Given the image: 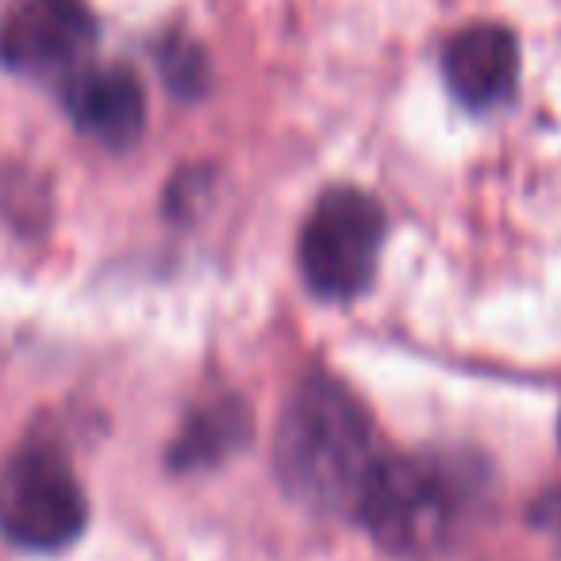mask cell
<instances>
[{
    "mask_svg": "<svg viewBox=\"0 0 561 561\" xmlns=\"http://www.w3.org/2000/svg\"><path fill=\"white\" fill-rule=\"evenodd\" d=\"M362 527L400 561H435L466 519V484L435 458H377L358 492Z\"/></svg>",
    "mask_w": 561,
    "mask_h": 561,
    "instance_id": "obj_2",
    "label": "cell"
},
{
    "mask_svg": "<svg viewBox=\"0 0 561 561\" xmlns=\"http://www.w3.org/2000/svg\"><path fill=\"white\" fill-rule=\"evenodd\" d=\"M535 523H538V527H542V535L550 538V542L561 550V492H553V496H546L542 504L535 507Z\"/></svg>",
    "mask_w": 561,
    "mask_h": 561,
    "instance_id": "obj_10",
    "label": "cell"
},
{
    "mask_svg": "<svg viewBox=\"0 0 561 561\" xmlns=\"http://www.w3.org/2000/svg\"><path fill=\"white\" fill-rule=\"evenodd\" d=\"M385 247V211L358 188H331L300 231V270L312 293L351 300L369 289Z\"/></svg>",
    "mask_w": 561,
    "mask_h": 561,
    "instance_id": "obj_4",
    "label": "cell"
},
{
    "mask_svg": "<svg viewBox=\"0 0 561 561\" xmlns=\"http://www.w3.org/2000/svg\"><path fill=\"white\" fill-rule=\"evenodd\" d=\"M374 431L346 385L308 377L280 415L273 469L293 500L316 512H343L374 469Z\"/></svg>",
    "mask_w": 561,
    "mask_h": 561,
    "instance_id": "obj_1",
    "label": "cell"
},
{
    "mask_svg": "<svg viewBox=\"0 0 561 561\" xmlns=\"http://www.w3.org/2000/svg\"><path fill=\"white\" fill-rule=\"evenodd\" d=\"M66 104L81 131L108 147H131L147 119L142 85L124 66H101V70L81 66L73 78H66Z\"/></svg>",
    "mask_w": 561,
    "mask_h": 561,
    "instance_id": "obj_7",
    "label": "cell"
},
{
    "mask_svg": "<svg viewBox=\"0 0 561 561\" xmlns=\"http://www.w3.org/2000/svg\"><path fill=\"white\" fill-rule=\"evenodd\" d=\"M89 519L85 492L55 446H24L0 469V530L24 550H62Z\"/></svg>",
    "mask_w": 561,
    "mask_h": 561,
    "instance_id": "obj_3",
    "label": "cell"
},
{
    "mask_svg": "<svg viewBox=\"0 0 561 561\" xmlns=\"http://www.w3.org/2000/svg\"><path fill=\"white\" fill-rule=\"evenodd\" d=\"M443 73L450 93L469 108H492L507 101L519 78V43L507 27L477 24L458 32L443 50Z\"/></svg>",
    "mask_w": 561,
    "mask_h": 561,
    "instance_id": "obj_6",
    "label": "cell"
},
{
    "mask_svg": "<svg viewBox=\"0 0 561 561\" xmlns=\"http://www.w3.org/2000/svg\"><path fill=\"white\" fill-rule=\"evenodd\" d=\"M162 78L178 96H201L208 85V58L196 43L178 35L162 47Z\"/></svg>",
    "mask_w": 561,
    "mask_h": 561,
    "instance_id": "obj_9",
    "label": "cell"
},
{
    "mask_svg": "<svg viewBox=\"0 0 561 561\" xmlns=\"http://www.w3.org/2000/svg\"><path fill=\"white\" fill-rule=\"evenodd\" d=\"M93 43V16L85 0H16L0 27V55L24 73H73Z\"/></svg>",
    "mask_w": 561,
    "mask_h": 561,
    "instance_id": "obj_5",
    "label": "cell"
},
{
    "mask_svg": "<svg viewBox=\"0 0 561 561\" xmlns=\"http://www.w3.org/2000/svg\"><path fill=\"white\" fill-rule=\"evenodd\" d=\"M250 443V408L234 397H219L204 404L170 450L173 469H204L224 461L239 446Z\"/></svg>",
    "mask_w": 561,
    "mask_h": 561,
    "instance_id": "obj_8",
    "label": "cell"
}]
</instances>
